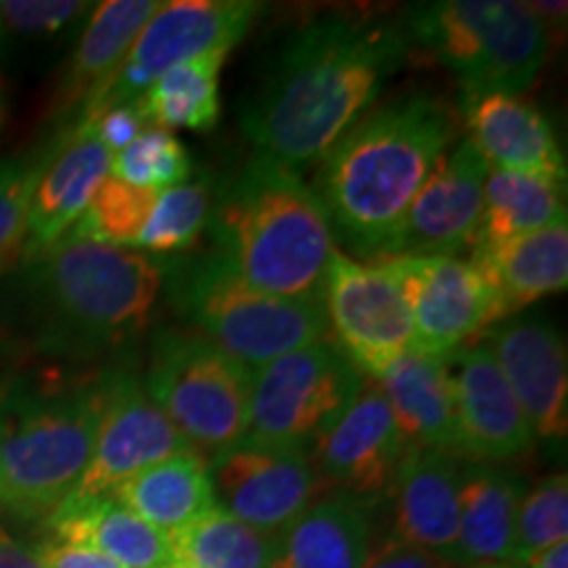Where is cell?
Returning <instances> with one entry per match:
<instances>
[{
    "instance_id": "cb8c5ba5",
    "label": "cell",
    "mask_w": 568,
    "mask_h": 568,
    "mask_svg": "<svg viewBox=\"0 0 568 568\" xmlns=\"http://www.w3.org/2000/svg\"><path fill=\"white\" fill-rule=\"evenodd\" d=\"M471 264L493 284L503 318L542 301L545 295L564 293L568 284V224L558 222L548 230L524 234L495 245H474Z\"/></svg>"
},
{
    "instance_id": "ab89813d",
    "label": "cell",
    "mask_w": 568,
    "mask_h": 568,
    "mask_svg": "<svg viewBox=\"0 0 568 568\" xmlns=\"http://www.w3.org/2000/svg\"><path fill=\"white\" fill-rule=\"evenodd\" d=\"M364 568H450V564L432 556V552L408 548V545L385 542L379 550L372 552Z\"/></svg>"
},
{
    "instance_id": "5bb4252c",
    "label": "cell",
    "mask_w": 568,
    "mask_h": 568,
    "mask_svg": "<svg viewBox=\"0 0 568 568\" xmlns=\"http://www.w3.org/2000/svg\"><path fill=\"white\" fill-rule=\"evenodd\" d=\"M406 450L385 393L366 379L343 418L311 447L308 460L322 489L372 510L389 500Z\"/></svg>"
},
{
    "instance_id": "1f68e13d",
    "label": "cell",
    "mask_w": 568,
    "mask_h": 568,
    "mask_svg": "<svg viewBox=\"0 0 568 568\" xmlns=\"http://www.w3.org/2000/svg\"><path fill=\"white\" fill-rule=\"evenodd\" d=\"M84 0H0V67H17L51 51L84 24Z\"/></svg>"
},
{
    "instance_id": "484cf974",
    "label": "cell",
    "mask_w": 568,
    "mask_h": 568,
    "mask_svg": "<svg viewBox=\"0 0 568 568\" xmlns=\"http://www.w3.org/2000/svg\"><path fill=\"white\" fill-rule=\"evenodd\" d=\"M159 0H105L92 6L63 71L59 105L74 111L116 74L142 27L159 11Z\"/></svg>"
},
{
    "instance_id": "6da1fadb",
    "label": "cell",
    "mask_w": 568,
    "mask_h": 568,
    "mask_svg": "<svg viewBox=\"0 0 568 568\" xmlns=\"http://www.w3.org/2000/svg\"><path fill=\"white\" fill-rule=\"evenodd\" d=\"M408 53L406 30L382 21L329 17L297 27L255 74L240 126L255 153L311 166L364 116Z\"/></svg>"
},
{
    "instance_id": "52a82bcc",
    "label": "cell",
    "mask_w": 568,
    "mask_h": 568,
    "mask_svg": "<svg viewBox=\"0 0 568 568\" xmlns=\"http://www.w3.org/2000/svg\"><path fill=\"white\" fill-rule=\"evenodd\" d=\"M408 40L458 77L464 92L518 95L537 82L550 38L527 3L439 0L410 6Z\"/></svg>"
},
{
    "instance_id": "ac0fdd59",
    "label": "cell",
    "mask_w": 568,
    "mask_h": 568,
    "mask_svg": "<svg viewBox=\"0 0 568 568\" xmlns=\"http://www.w3.org/2000/svg\"><path fill=\"white\" fill-rule=\"evenodd\" d=\"M447 368L456 397L458 458L495 464L524 456L535 445V435L489 347H460Z\"/></svg>"
},
{
    "instance_id": "7bdbcfd3",
    "label": "cell",
    "mask_w": 568,
    "mask_h": 568,
    "mask_svg": "<svg viewBox=\"0 0 568 568\" xmlns=\"http://www.w3.org/2000/svg\"><path fill=\"white\" fill-rule=\"evenodd\" d=\"M518 568H568V542H558L548 550L537 552Z\"/></svg>"
},
{
    "instance_id": "8992f818",
    "label": "cell",
    "mask_w": 568,
    "mask_h": 568,
    "mask_svg": "<svg viewBox=\"0 0 568 568\" xmlns=\"http://www.w3.org/2000/svg\"><path fill=\"white\" fill-rule=\"evenodd\" d=\"M161 261L163 290L176 314L251 372L329 335L324 301L258 293L213 251Z\"/></svg>"
},
{
    "instance_id": "60d3db41",
    "label": "cell",
    "mask_w": 568,
    "mask_h": 568,
    "mask_svg": "<svg viewBox=\"0 0 568 568\" xmlns=\"http://www.w3.org/2000/svg\"><path fill=\"white\" fill-rule=\"evenodd\" d=\"M0 568H42L38 556L0 524Z\"/></svg>"
},
{
    "instance_id": "ee69618b",
    "label": "cell",
    "mask_w": 568,
    "mask_h": 568,
    "mask_svg": "<svg viewBox=\"0 0 568 568\" xmlns=\"http://www.w3.org/2000/svg\"><path fill=\"white\" fill-rule=\"evenodd\" d=\"M460 568H516L510 564H481V566H460Z\"/></svg>"
},
{
    "instance_id": "7402d4cb",
    "label": "cell",
    "mask_w": 568,
    "mask_h": 568,
    "mask_svg": "<svg viewBox=\"0 0 568 568\" xmlns=\"http://www.w3.org/2000/svg\"><path fill=\"white\" fill-rule=\"evenodd\" d=\"M447 361L408 351L374 382L387 397L406 447L443 450L458 458L456 397Z\"/></svg>"
},
{
    "instance_id": "d6a6232c",
    "label": "cell",
    "mask_w": 568,
    "mask_h": 568,
    "mask_svg": "<svg viewBox=\"0 0 568 568\" xmlns=\"http://www.w3.org/2000/svg\"><path fill=\"white\" fill-rule=\"evenodd\" d=\"M213 190L209 180H187L176 187L155 193L145 224L134 240V251L155 255H174L190 251L209 226Z\"/></svg>"
},
{
    "instance_id": "e575fe53",
    "label": "cell",
    "mask_w": 568,
    "mask_h": 568,
    "mask_svg": "<svg viewBox=\"0 0 568 568\" xmlns=\"http://www.w3.org/2000/svg\"><path fill=\"white\" fill-rule=\"evenodd\" d=\"M190 172H193V161L184 142L174 138V132L148 126L124 151L113 153L109 176L132 187L161 193V190L187 182Z\"/></svg>"
},
{
    "instance_id": "8fae6325",
    "label": "cell",
    "mask_w": 568,
    "mask_h": 568,
    "mask_svg": "<svg viewBox=\"0 0 568 568\" xmlns=\"http://www.w3.org/2000/svg\"><path fill=\"white\" fill-rule=\"evenodd\" d=\"M326 324L335 343L366 379H379L414 351V322L400 284L382 261L335 251L324 280Z\"/></svg>"
},
{
    "instance_id": "e0dca14e",
    "label": "cell",
    "mask_w": 568,
    "mask_h": 568,
    "mask_svg": "<svg viewBox=\"0 0 568 568\" xmlns=\"http://www.w3.org/2000/svg\"><path fill=\"white\" fill-rule=\"evenodd\" d=\"M485 345L495 355L535 439L558 443L568 432L566 343L545 318H503L489 326Z\"/></svg>"
},
{
    "instance_id": "d4e9b609",
    "label": "cell",
    "mask_w": 568,
    "mask_h": 568,
    "mask_svg": "<svg viewBox=\"0 0 568 568\" xmlns=\"http://www.w3.org/2000/svg\"><path fill=\"white\" fill-rule=\"evenodd\" d=\"M372 558V510L326 495L274 537L268 568H364Z\"/></svg>"
},
{
    "instance_id": "d6986e66",
    "label": "cell",
    "mask_w": 568,
    "mask_h": 568,
    "mask_svg": "<svg viewBox=\"0 0 568 568\" xmlns=\"http://www.w3.org/2000/svg\"><path fill=\"white\" fill-rule=\"evenodd\" d=\"M460 130L489 169L566 180L560 142L542 111L510 92H464Z\"/></svg>"
},
{
    "instance_id": "f546056e",
    "label": "cell",
    "mask_w": 568,
    "mask_h": 568,
    "mask_svg": "<svg viewBox=\"0 0 568 568\" xmlns=\"http://www.w3.org/2000/svg\"><path fill=\"white\" fill-rule=\"evenodd\" d=\"M226 53L184 61L161 74L138 101L148 126L205 132L219 122V74Z\"/></svg>"
},
{
    "instance_id": "f35d334b",
    "label": "cell",
    "mask_w": 568,
    "mask_h": 568,
    "mask_svg": "<svg viewBox=\"0 0 568 568\" xmlns=\"http://www.w3.org/2000/svg\"><path fill=\"white\" fill-rule=\"evenodd\" d=\"M42 568H122L116 560L105 558L103 552L84 548V545L61 542V539H45L32 548Z\"/></svg>"
},
{
    "instance_id": "f6af8a7d",
    "label": "cell",
    "mask_w": 568,
    "mask_h": 568,
    "mask_svg": "<svg viewBox=\"0 0 568 568\" xmlns=\"http://www.w3.org/2000/svg\"><path fill=\"white\" fill-rule=\"evenodd\" d=\"M163 568H193V566H187V564H180V560H172V564H169V566H163Z\"/></svg>"
},
{
    "instance_id": "603a6c76",
    "label": "cell",
    "mask_w": 568,
    "mask_h": 568,
    "mask_svg": "<svg viewBox=\"0 0 568 568\" xmlns=\"http://www.w3.org/2000/svg\"><path fill=\"white\" fill-rule=\"evenodd\" d=\"M524 481L495 464L460 466L458 537L450 566L510 564Z\"/></svg>"
},
{
    "instance_id": "ffe728a7",
    "label": "cell",
    "mask_w": 568,
    "mask_h": 568,
    "mask_svg": "<svg viewBox=\"0 0 568 568\" xmlns=\"http://www.w3.org/2000/svg\"><path fill=\"white\" fill-rule=\"evenodd\" d=\"M111 159L113 153L88 124H69L67 134L55 138L53 159L32 193L19 258L38 255L67 237L103 180H109Z\"/></svg>"
},
{
    "instance_id": "7c38bea8",
    "label": "cell",
    "mask_w": 568,
    "mask_h": 568,
    "mask_svg": "<svg viewBox=\"0 0 568 568\" xmlns=\"http://www.w3.org/2000/svg\"><path fill=\"white\" fill-rule=\"evenodd\" d=\"M385 264L406 297L414 322V351L450 358L468 339L503 322L493 284L471 261L458 255L395 253Z\"/></svg>"
},
{
    "instance_id": "277c9868",
    "label": "cell",
    "mask_w": 568,
    "mask_h": 568,
    "mask_svg": "<svg viewBox=\"0 0 568 568\" xmlns=\"http://www.w3.org/2000/svg\"><path fill=\"white\" fill-rule=\"evenodd\" d=\"M213 253L247 287L322 301L335 234L297 169L253 153L213 195Z\"/></svg>"
},
{
    "instance_id": "836d02e7",
    "label": "cell",
    "mask_w": 568,
    "mask_h": 568,
    "mask_svg": "<svg viewBox=\"0 0 568 568\" xmlns=\"http://www.w3.org/2000/svg\"><path fill=\"white\" fill-rule=\"evenodd\" d=\"M155 201V193L151 190L132 187L119 180H103L98 193L92 195V201L80 222L71 226V237L90 240V243L113 245V247H130L134 251V240L145 224L151 205Z\"/></svg>"
},
{
    "instance_id": "8d00e7d4",
    "label": "cell",
    "mask_w": 568,
    "mask_h": 568,
    "mask_svg": "<svg viewBox=\"0 0 568 568\" xmlns=\"http://www.w3.org/2000/svg\"><path fill=\"white\" fill-rule=\"evenodd\" d=\"M53 145L24 155L0 161V261H6L24 243L27 213H30L32 193L38 187L48 161L53 159Z\"/></svg>"
},
{
    "instance_id": "f1b7e54d",
    "label": "cell",
    "mask_w": 568,
    "mask_h": 568,
    "mask_svg": "<svg viewBox=\"0 0 568 568\" xmlns=\"http://www.w3.org/2000/svg\"><path fill=\"white\" fill-rule=\"evenodd\" d=\"M566 222V180L489 169L477 245H495Z\"/></svg>"
},
{
    "instance_id": "2e32d148",
    "label": "cell",
    "mask_w": 568,
    "mask_h": 568,
    "mask_svg": "<svg viewBox=\"0 0 568 568\" xmlns=\"http://www.w3.org/2000/svg\"><path fill=\"white\" fill-rule=\"evenodd\" d=\"M487 174V161L460 138L410 203L395 253L458 255L471 251L479 237Z\"/></svg>"
},
{
    "instance_id": "d590c367",
    "label": "cell",
    "mask_w": 568,
    "mask_h": 568,
    "mask_svg": "<svg viewBox=\"0 0 568 568\" xmlns=\"http://www.w3.org/2000/svg\"><path fill=\"white\" fill-rule=\"evenodd\" d=\"M558 542H568L566 474H552L524 493L516 514V545L510 566H521L527 558Z\"/></svg>"
},
{
    "instance_id": "b9f144b4",
    "label": "cell",
    "mask_w": 568,
    "mask_h": 568,
    "mask_svg": "<svg viewBox=\"0 0 568 568\" xmlns=\"http://www.w3.org/2000/svg\"><path fill=\"white\" fill-rule=\"evenodd\" d=\"M531 13L539 19V24L545 27V32H556L558 27L564 30L566 24V17H568V6L566 3H545V0H537V3H527Z\"/></svg>"
},
{
    "instance_id": "74e56055",
    "label": "cell",
    "mask_w": 568,
    "mask_h": 568,
    "mask_svg": "<svg viewBox=\"0 0 568 568\" xmlns=\"http://www.w3.org/2000/svg\"><path fill=\"white\" fill-rule=\"evenodd\" d=\"M74 124H88L95 138L109 148L111 153L124 151L132 140H138L142 132L148 130L145 116H142L138 103H124V105H111V109L92 113V116L82 119Z\"/></svg>"
},
{
    "instance_id": "4316f807",
    "label": "cell",
    "mask_w": 568,
    "mask_h": 568,
    "mask_svg": "<svg viewBox=\"0 0 568 568\" xmlns=\"http://www.w3.org/2000/svg\"><path fill=\"white\" fill-rule=\"evenodd\" d=\"M48 527L53 529V539L103 552L122 568H163L174 560L169 537L111 495L88 503H63L48 518Z\"/></svg>"
},
{
    "instance_id": "4dcf8cb0",
    "label": "cell",
    "mask_w": 568,
    "mask_h": 568,
    "mask_svg": "<svg viewBox=\"0 0 568 568\" xmlns=\"http://www.w3.org/2000/svg\"><path fill=\"white\" fill-rule=\"evenodd\" d=\"M166 537L172 558L193 568H268L276 535L247 527L222 508H211Z\"/></svg>"
},
{
    "instance_id": "83f0119b",
    "label": "cell",
    "mask_w": 568,
    "mask_h": 568,
    "mask_svg": "<svg viewBox=\"0 0 568 568\" xmlns=\"http://www.w3.org/2000/svg\"><path fill=\"white\" fill-rule=\"evenodd\" d=\"M111 497L163 535H172L174 529L216 508L209 460L197 453H182L142 468L113 489Z\"/></svg>"
},
{
    "instance_id": "44dd1931",
    "label": "cell",
    "mask_w": 568,
    "mask_h": 568,
    "mask_svg": "<svg viewBox=\"0 0 568 568\" xmlns=\"http://www.w3.org/2000/svg\"><path fill=\"white\" fill-rule=\"evenodd\" d=\"M393 537L387 542L408 545L450 564L458 537L460 466L443 450L408 447L389 493Z\"/></svg>"
},
{
    "instance_id": "4fadbf2b",
    "label": "cell",
    "mask_w": 568,
    "mask_h": 568,
    "mask_svg": "<svg viewBox=\"0 0 568 568\" xmlns=\"http://www.w3.org/2000/svg\"><path fill=\"white\" fill-rule=\"evenodd\" d=\"M195 453L176 426L145 393L142 376L130 366L103 372V400L90 464L67 503L111 495L142 468Z\"/></svg>"
},
{
    "instance_id": "9c48e42d",
    "label": "cell",
    "mask_w": 568,
    "mask_h": 568,
    "mask_svg": "<svg viewBox=\"0 0 568 568\" xmlns=\"http://www.w3.org/2000/svg\"><path fill=\"white\" fill-rule=\"evenodd\" d=\"M364 382L335 339H318L255 368L243 443L308 456L353 406Z\"/></svg>"
},
{
    "instance_id": "9a60e30c",
    "label": "cell",
    "mask_w": 568,
    "mask_h": 568,
    "mask_svg": "<svg viewBox=\"0 0 568 568\" xmlns=\"http://www.w3.org/2000/svg\"><path fill=\"white\" fill-rule=\"evenodd\" d=\"M216 508L247 527L280 535L324 493L305 453L237 445L209 460Z\"/></svg>"
},
{
    "instance_id": "7a4b0ae2",
    "label": "cell",
    "mask_w": 568,
    "mask_h": 568,
    "mask_svg": "<svg viewBox=\"0 0 568 568\" xmlns=\"http://www.w3.org/2000/svg\"><path fill=\"white\" fill-rule=\"evenodd\" d=\"M161 293V258L67 234L0 276V322L32 351L92 361L132 343Z\"/></svg>"
},
{
    "instance_id": "5b68a950",
    "label": "cell",
    "mask_w": 568,
    "mask_h": 568,
    "mask_svg": "<svg viewBox=\"0 0 568 568\" xmlns=\"http://www.w3.org/2000/svg\"><path fill=\"white\" fill-rule=\"evenodd\" d=\"M101 400L103 372L0 382V510L48 521L69 500L90 464Z\"/></svg>"
},
{
    "instance_id": "3957f363",
    "label": "cell",
    "mask_w": 568,
    "mask_h": 568,
    "mask_svg": "<svg viewBox=\"0 0 568 568\" xmlns=\"http://www.w3.org/2000/svg\"><path fill=\"white\" fill-rule=\"evenodd\" d=\"M458 140L456 111L426 92L361 116L318 161L311 184L332 234L361 258L393 255L410 203Z\"/></svg>"
},
{
    "instance_id": "ba28073f",
    "label": "cell",
    "mask_w": 568,
    "mask_h": 568,
    "mask_svg": "<svg viewBox=\"0 0 568 568\" xmlns=\"http://www.w3.org/2000/svg\"><path fill=\"white\" fill-rule=\"evenodd\" d=\"M253 372L195 332L161 329L142 376L145 393L203 460L243 445Z\"/></svg>"
},
{
    "instance_id": "30bf717a",
    "label": "cell",
    "mask_w": 568,
    "mask_h": 568,
    "mask_svg": "<svg viewBox=\"0 0 568 568\" xmlns=\"http://www.w3.org/2000/svg\"><path fill=\"white\" fill-rule=\"evenodd\" d=\"M264 6L255 0H172L142 27L122 67L74 113V122L111 105L138 103L169 69L209 53H230L251 32ZM71 122V124H74Z\"/></svg>"
},
{
    "instance_id": "bcb514c9",
    "label": "cell",
    "mask_w": 568,
    "mask_h": 568,
    "mask_svg": "<svg viewBox=\"0 0 568 568\" xmlns=\"http://www.w3.org/2000/svg\"><path fill=\"white\" fill-rule=\"evenodd\" d=\"M0 122H3V98H0Z\"/></svg>"
}]
</instances>
